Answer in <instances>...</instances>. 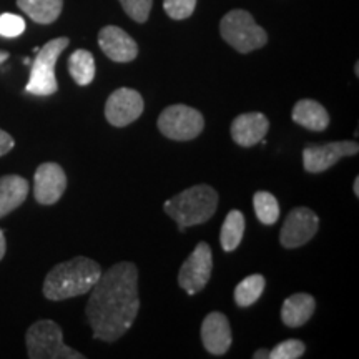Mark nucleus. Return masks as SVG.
<instances>
[{"label": "nucleus", "instance_id": "f257e3e1", "mask_svg": "<svg viewBox=\"0 0 359 359\" xmlns=\"http://www.w3.org/2000/svg\"><path fill=\"white\" fill-rule=\"evenodd\" d=\"M88 293L87 318L93 338L107 343L122 338L140 309L137 266L130 262L114 264Z\"/></svg>", "mask_w": 359, "mask_h": 359}, {"label": "nucleus", "instance_id": "f03ea898", "mask_svg": "<svg viewBox=\"0 0 359 359\" xmlns=\"http://www.w3.org/2000/svg\"><path fill=\"white\" fill-rule=\"evenodd\" d=\"M102 276L100 264L93 259L77 257L53 266L43 281V296L50 302L87 294Z\"/></svg>", "mask_w": 359, "mask_h": 359}, {"label": "nucleus", "instance_id": "7ed1b4c3", "mask_svg": "<svg viewBox=\"0 0 359 359\" xmlns=\"http://www.w3.org/2000/svg\"><path fill=\"white\" fill-rule=\"evenodd\" d=\"M218 208V193L210 185H196L187 188L173 198L165 201L163 210L183 231L188 226H195L208 222Z\"/></svg>", "mask_w": 359, "mask_h": 359}, {"label": "nucleus", "instance_id": "20e7f679", "mask_svg": "<svg viewBox=\"0 0 359 359\" xmlns=\"http://www.w3.org/2000/svg\"><path fill=\"white\" fill-rule=\"evenodd\" d=\"M27 351L30 359H83L64 343L60 326L52 320H40L29 327L25 336Z\"/></svg>", "mask_w": 359, "mask_h": 359}, {"label": "nucleus", "instance_id": "39448f33", "mask_svg": "<svg viewBox=\"0 0 359 359\" xmlns=\"http://www.w3.org/2000/svg\"><path fill=\"white\" fill-rule=\"evenodd\" d=\"M219 34L224 42L230 43L240 53L258 50L268 42L266 32L255 22L250 12L241 8L228 12L223 17L219 22Z\"/></svg>", "mask_w": 359, "mask_h": 359}, {"label": "nucleus", "instance_id": "423d86ee", "mask_svg": "<svg viewBox=\"0 0 359 359\" xmlns=\"http://www.w3.org/2000/svg\"><path fill=\"white\" fill-rule=\"evenodd\" d=\"M69 43L70 40L67 37H58L45 43L42 48H39L37 57H35L32 64V70H30V79L25 87V92L37 97H48L57 92L58 83L55 79V64L60 53L69 47Z\"/></svg>", "mask_w": 359, "mask_h": 359}, {"label": "nucleus", "instance_id": "0eeeda50", "mask_svg": "<svg viewBox=\"0 0 359 359\" xmlns=\"http://www.w3.org/2000/svg\"><path fill=\"white\" fill-rule=\"evenodd\" d=\"M203 115L187 105L167 107L158 116V130L170 140H193L203 132Z\"/></svg>", "mask_w": 359, "mask_h": 359}, {"label": "nucleus", "instance_id": "6e6552de", "mask_svg": "<svg viewBox=\"0 0 359 359\" xmlns=\"http://www.w3.org/2000/svg\"><path fill=\"white\" fill-rule=\"evenodd\" d=\"M213 269V255L208 243L201 241L193 250V253L185 259L178 273V285L188 294H195L201 291L210 281Z\"/></svg>", "mask_w": 359, "mask_h": 359}, {"label": "nucleus", "instance_id": "1a4fd4ad", "mask_svg": "<svg viewBox=\"0 0 359 359\" xmlns=\"http://www.w3.org/2000/svg\"><path fill=\"white\" fill-rule=\"evenodd\" d=\"M318 226H320V219H318V215L313 210L306 208V206L291 210L285 223H283L280 233L281 245L290 250L299 248L316 235Z\"/></svg>", "mask_w": 359, "mask_h": 359}, {"label": "nucleus", "instance_id": "9d476101", "mask_svg": "<svg viewBox=\"0 0 359 359\" xmlns=\"http://www.w3.org/2000/svg\"><path fill=\"white\" fill-rule=\"evenodd\" d=\"M359 151L356 142H333L326 145H309L303 150V165L309 173L326 172L344 156H353Z\"/></svg>", "mask_w": 359, "mask_h": 359}, {"label": "nucleus", "instance_id": "9b49d317", "mask_svg": "<svg viewBox=\"0 0 359 359\" xmlns=\"http://www.w3.org/2000/svg\"><path fill=\"white\" fill-rule=\"evenodd\" d=\"M143 114V98L133 88H118L105 103V116L114 127H127Z\"/></svg>", "mask_w": 359, "mask_h": 359}, {"label": "nucleus", "instance_id": "f8f14e48", "mask_svg": "<svg viewBox=\"0 0 359 359\" xmlns=\"http://www.w3.org/2000/svg\"><path fill=\"white\" fill-rule=\"evenodd\" d=\"M67 188V175L57 163H42L34 177V196L40 205H53Z\"/></svg>", "mask_w": 359, "mask_h": 359}, {"label": "nucleus", "instance_id": "ddd939ff", "mask_svg": "<svg viewBox=\"0 0 359 359\" xmlns=\"http://www.w3.org/2000/svg\"><path fill=\"white\" fill-rule=\"evenodd\" d=\"M98 43L100 48L110 60L120 62H132L138 55V45L125 30L115 25L103 27L98 34Z\"/></svg>", "mask_w": 359, "mask_h": 359}, {"label": "nucleus", "instance_id": "4468645a", "mask_svg": "<svg viewBox=\"0 0 359 359\" xmlns=\"http://www.w3.org/2000/svg\"><path fill=\"white\" fill-rule=\"evenodd\" d=\"M201 341L208 353L223 356L231 346V327L228 318L223 313L213 311L203 320L201 325Z\"/></svg>", "mask_w": 359, "mask_h": 359}, {"label": "nucleus", "instance_id": "2eb2a0df", "mask_svg": "<svg viewBox=\"0 0 359 359\" xmlns=\"http://www.w3.org/2000/svg\"><path fill=\"white\" fill-rule=\"evenodd\" d=\"M268 128L269 122L263 114H258V111L241 114L233 120L231 137L240 147H253L263 140Z\"/></svg>", "mask_w": 359, "mask_h": 359}, {"label": "nucleus", "instance_id": "dca6fc26", "mask_svg": "<svg viewBox=\"0 0 359 359\" xmlns=\"http://www.w3.org/2000/svg\"><path fill=\"white\" fill-rule=\"evenodd\" d=\"M29 195V182L19 175L0 177V218L7 217L24 203Z\"/></svg>", "mask_w": 359, "mask_h": 359}, {"label": "nucleus", "instance_id": "f3484780", "mask_svg": "<svg viewBox=\"0 0 359 359\" xmlns=\"http://www.w3.org/2000/svg\"><path fill=\"white\" fill-rule=\"evenodd\" d=\"M291 116H293L294 123L313 130V132H323L330 125V115H327L325 107L316 100H309V98L296 102Z\"/></svg>", "mask_w": 359, "mask_h": 359}, {"label": "nucleus", "instance_id": "a211bd4d", "mask_svg": "<svg viewBox=\"0 0 359 359\" xmlns=\"http://www.w3.org/2000/svg\"><path fill=\"white\" fill-rule=\"evenodd\" d=\"M314 308H316V303H314V298L311 294L296 293L290 296L288 299H285V303H283L281 320L290 327L303 326L313 316Z\"/></svg>", "mask_w": 359, "mask_h": 359}, {"label": "nucleus", "instance_id": "6ab92c4d", "mask_svg": "<svg viewBox=\"0 0 359 359\" xmlns=\"http://www.w3.org/2000/svg\"><path fill=\"white\" fill-rule=\"evenodd\" d=\"M17 6L37 24H52L62 13L64 0H17Z\"/></svg>", "mask_w": 359, "mask_h": 359}, {"label": "nucleus", "instance_id": "aec40b11", "mask_svg": "<svg viewBox=\"0 0 359 359\" xmlns=\"http://www.w3.org/2000/svg\"><path fill=\"white\" fill-rule=\"evenodd\" d=\"M69 72L75 83L85 87L95 79V58L88 50L79 48L69 58Z\"/></svg>", "mask_w": 359, "mask_h": 359}, {"label": "nucleus", "instance_id": "412c9836", "mask_svg": "<svg viewBox=\"0 0 359 359\" xmlns=\"http://www.w3.org/2000/svg\"><path fill=\"white\" fill-rule=\"evenodd\" d=\"M245 233V217L240 210H231L230 213L224 218V223L222 226V235H219V241L224 251H235L240 246L241 240H243Z\"/></svg>", "mask_w": 359, "mask_h": 359}, {"label": "nucleus", "instance_id": "4be33fe9", "mask_svg": "<svg viewBox=\"0 0 359 359\" xmlns=\"http://www.w3.org/2000/svg\"><path fill=\"white\" fill-rule=\"evenodd\" d=\"M264 278L262 275H251L245 278L243 281L238 283L235 290V303L240 308H248L253 303H257L259 296L264 291Z\"/></svg>", "mask_w": 359, "mask_h": 359}, {"label": "nucleus", "instance_id": "5701e85b", "mask_svg": "<svg viewBox=\"0 0 359 359\" xmlns=\"http://www.w3.org/2000/svg\"><path fill=\"white\" fill-rule=\"evenodd\" d=\"M255 213L263 224H275L280 218V205L278 200L268 191H257L253 196Z\"/></svg>", "mask_w": 359, "mask_h": 359}, {"label": "nucleus", "instance_id": "b1692460", "mask_svg": "<svg viewBox=\"0 0 359 359\" xmlns=\"http://www.w3.org/2000/svg\"><path fill=\"white\" fill-rule=\"evenodd\" d=\"M120 4H122L125 13L130 19L138 22V24H143V22L148 20L154 0H120Z\"/></svg>", "mask_w": 359, "mask_h": 359}, {"label": "nucleus", "instance_id": "393cba45", "mask_svg": "<svg viewBox=\"0 0 359 359\" xmlns=\"http://www.w3.org/2000/svg\"><path fill=\"white\" fill-rule=\"evenodd\" d=\"M304 344L299 339H286L269 351L271 359H298L304 354Z\"/></svg>", "mask_w": 359, "mask_h": 359}, {"label": "nucleus", "instance_id": "a878e982", "mask_svg": "<svg viewBox=\"0 0 359 359\" xmlns=\"http://www.w3.org/2000/svg\"><path fill=\"white\" fill-rule=\"evenodd\" d=\"M196 0H165L163 8L173 20H185L195 12Z\"/></svg>", "mask_w": 359, "mask_h": 359}, {"label": "nucleus", "instance_id": "bb28decb", "mask_svg": "<svg viewBox=\"0 0 359 359\" xmlns=\"http://www.w3.org/2000/svg\"><path fill=\"white\" fill-rule=\"evenodd\" d=\"M25 30V20L15 13H2L0 15V35L7 39L19 37Z\"/></svg>", "mask_w": 359, "mask_h": 359}, {"label": "nucleus", "instance_id": "cd10ccee", "mask_svg": "<svg viewBox=\"0 0 359 359\" xmlns=\"http://www.w3.org/2000/svg\"><path fill=\"white\" fill-rule=\"evenodd\" d=\"M13 145H15V142H13L12 135L4 132V130H0V156L8 154V151L13 148Z\"/></svg>", "mask_w": 359, "mask_h": 359}, {"label": "nucleus", "instance_id": "c85d7f7f", "mask_svg": "<svg viewBox=\"0 0 359 359\" xmlns=\"http://www.w3.org/2000/svg\"><path fill=\"white\" fill-rule=\"evenodd\" d=\"M6 250H7L6 235H4L2 228H0V259H2V258H4V255H6Z\"/></svg>", "mask_w": 359, "mask_h": 359}, {"label": "nucleus", "instance_id": "c756f323", "mask_svg": "<svg viewBox=\"0 0 359 359\" xmlns=\"http://www.w3.org/2000/svg\"><path fill=\"white\" fill-rule=\"evenodd\" d=\"M264 358H269V351H266V349H258V351L253 354V359H264Z\"/></svg>", "mask_w": 359, "mask_h": 359}, {"label": "nucleus", "instance_id": "7c9ffc66", "mask_svg": "<svg viewBox=\"0 0 359 359\" xmlns=\"http://www.w3.org/2000/svg\"><path fill=\"white\" fill-rule=\"evenodd\" d=\"M7 58H8V52L0 50V64H4V62H6Z\"/></svg>", "mask_w": 359, "mask_h": 359}, {"label": "nucleus", "instance_id": "2f4dec72", "mask_svg": "<svg viewBox=\"0 0 359 359\" xmlns=\"http://www.w3.org/2000/svg\"><path fill=\"white\" fill-rule=\"evenodd\" d=\"M354 195L359 196V178L354 180Z\"/></svg>", "mask_w": 359, "mask_h": 359}]
</instances>
